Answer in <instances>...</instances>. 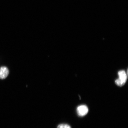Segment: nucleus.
<instances>
[{
    "instance_id": "nucleus-1",
    "label": "nucleus",
    "mask_w": 128,
    "mask_h": 128,
    "mask_svg": "<svg viewBox=\"0 0 128 128\" xmlns=\"http://www.w3.org/2000/svg\"><path fill=\"white\" fill-rule=\"evenodd\" d=\"M118 75L119 78L116 80L115 82L117 85L121 87L125 84L127 79V76L126 72L124 70L118 72Z\"/></svg>"
},
{
    "instance_id": "nucleus-2",
    "label": "nucleus",
    "mask_w": 128,
    "mask_h": 128,
    "mask_svg": "<svg viewBox=\"0 0 128 128\" xmlns=\"http://www.w3.org/2000/svg\"><path fill=\"white\" fill-rule=\"evenodd\" d=\"M77 113L78 116H85L88 112V109L85 105H81L78 106L76 109Z\"/></svg>"
},
{
    "instance_id": "nucleus-3",
    "label": "nucleus",
    "mask_w": 128,
    "mask_h": 128,
    "mask_svg": "<svg viewBox=\"0 0 128 128\" xmlns=\"http://www.w3.org/2000/svg\"><path fill=\"white\" fill-rule=\"evenodd\" d=\"M9 70L6 66H2L0 68V79H6L8 75Z\"/></svg>"
},
{
    "instance_id": "nucleus-4",
    "label": "nucleus",
    "mask_w": 128,
    "mask_h": 128,
    "mask_svg": "<svg viewBox=\"0 0 128 128\" xmlns=\"http://www.w3.org/2000/svg\"><path fill=\"white\" fill-rule=\"evenodd\" d=\"M57 128H71V127L68 124H59Z\"/></svg>"
}]
</instances>
